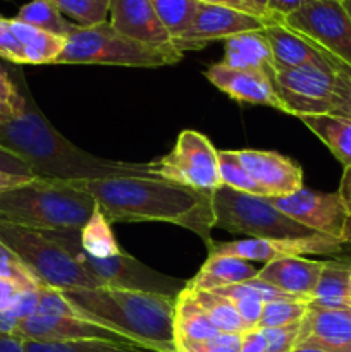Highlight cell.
I'll use <instances>...</instances> for the list:
<instances>
[{
	"instance_id": "1",
	"label": "cell",
	"mask_w": 351,
	"mask_h": 352,
	"mask_svg": "<svg viewBox=\"0 0 351 352\" xmlns=\"http://www.w3.org/2000/svg\"><path fill=\"white\" fill-rule=\"evenodd\" d=\"M67 182L88 192L110 223H172L195 232L206 248L213 243V192L198 191L158 175H114Z\"/></svg>"
},
{
	"instance_id": "2",
	"label": "cell",
	"mask_w": 351,
	"mask_h": 352,
	"mask_svg": "<svg viewBox=\"0 0 351 352\" xmlns=\"http://www.w3.org/2000/svg\"><path fill=\"white\" fill-rule=\"evenodd\" d=\"M0 146L23 158L34 177L81 181L114 175H151L148 164L103 160L69 143L36 109L28 91L23 113L10 122L0 124Z\"/></svg>"
},
{
	"instance_id": "3",
	"label": "cell",
	"mask_w": 351,
	"mask_h": 352,
	"mask_svg": "<svg viewBox=\"0 0 351 352\" xmlns=\"http://www.w3.org/2000/svg\"><path fill=\"white\" fill-rule=\"evenodd\" d=\"M61 291V289H58ZM76 315L153 352H176V298L117 287L61 291Z\"/></svg>"
},
{
	"instance_id": "4",
	"label": "cell",
	"mask_w": 351,
	"mask_h": 352,
	"mask_svg": "<svg viewBox=\"0 0 351 352\" xmlns=\"http://www.w3.org/2000/svg\"><path fill=\"white\" fill-rule=\"evenodd\" d=\"M96 203L58 179L33 177L0 192V219L36 230H81Z\"/></svg>"
},
{
	"instance_id": "5",
	"label": "cell",
	"mask_w": 351,
	"mask_h": 352,
	"mask_svg": "<svg viewBox=\"0 0 351 352\" xmlns=\"http://www.w3.org/2000/svg\"><path fill=\"white\" fill-rule=\"evenodd\" d=\"M182 54L176 47L158 48L140 43L114 30L110 23L76 26L65 38L55 64H102L119 67H164L178 64Z\"/></svg>"
},
{
	"instance_id": "6",
	"label": "cell",
	"mask_w": 351,
	"mask_h": 352,
	"mask_svg": "<svg viewBox=\"0 0 351 352\" xmlns=\"http://www.w3.org/2000/svg\"><path fill=\"white\" fill-rule=\"evenodd\" d=\"M47 237L58 244L100 287L131 289V291L153 292L178 298L186 287L184 280L167 277L151 270L127 253L112 258H93L86 253L79 243L78 229L41 230Z\"/></svg>"
},
{
	"instance_id": "7",
	"label": "cell",
	"mask_w": 351,
	"mask_h": 352,
	"mask_svg": "<svg viewBox=\"0 0 351 352\" xmlns=\"http://www.w3.org/2000/svg\"><path fill=\"white\" fill-rule=\"evenodd\" d=\"M215 227L250 239H301L319 232L306 229L272 205L270 198L248 195L227 186L213 191Z\"/></svg>"
},
{
	"instance_id": "8",
	"label": "cell",
	"mask_w": 351,
	"mask_h": 352,
	"mask_svg": "<svg viewBox=\"0 0 351 352\" xmlns=\"http://www.w3.org/2000/svg\"><path fill=\"white\" fill-rule=\"evenodd\" d=\"M0 243L43 285L61 289L100 287L55 241L41 230L0 219Z\"/></svg>"
},
{
	"instance_id": "9",
	"label": "cell",
	"mask_w": 351,
	"mask_h": 352,
	"mask_svg": "<svg viewBox=\"0 0 351 352\" xmlns=\"http://www.w3.org/2000/svg\"><path fill=\"white\" fill-rule=\"evenodd\" d=\"M148 172L198 191L213 192L222 186L219 177V150L198 131H182L171 153L148 162Z\"/></svg>"
},
{
	"instance_id": "10",
	"label": "cell",
	"mask_w": 351,
	"mask_h": 352,
	"mask_svg": "<svg viewBox=\"0 0 351 352\" xmlns=\"http://www.w3.org/2000/svg\"><path fill=\"white\" fill-rule=\"evenodd\" d=\"M288 116H322L337 112L332 67H279L270 76Z\"/></svg>"
},
{
	"instance_id": "11",
	"label": "cell",
	"mask_w": 351,
	"mask_h": 352,
	"mask_svg": "<svg viewBox=\"0 0 351 352\" xmlns=\"http://www.w3.org/2000/svg\"><path fill=\"white\" fill-rule=\"evenodd\" d=\"M289 30L351 67V17L337 0H313L282 19Z\"/></svg>"
},
{
	"instance_id": "12",
	"label": "cell",
	"mask_w": 351,
	"mask_h": 352,
	"mask_svg": "<svg viewBox=\"0 0 351 352\" xmlns=\"http://www.w3.org/2000/svg\"><path fill=\"white\" fill-rule=\"evenodd\" d=\"M272 23H279V21L265 19V17L243 12L233 7L202 3L188 30L174 38L172 45L181 54H184L188 50H200L212 41L226 40L234 34L265 30Z\"/></svg>"
},
{
	"instance_id": "13",
	"label": "cell",
	"mask_w": 351,
	"mask_h": 352,
	"mask_svg": "<svg viewBox=\"0 0 351 352\" xmlns=\"http://www.w3.org/2000/svg\"><path fill=\"white\" fill-rule=\"evenodd\" d=\"M346 244L327 234H315L301 239H243L231 243H215L209 246V254L236 256L244 261H270L282 258L305 256V254H336Z\"/></svg>"
},
{
	"instance_id": "14",
	"label": "cell",
	"mask_w": 351,
	"mask_h": 352,
	"mask_svg": "<svg viewBox=\"0 0 351 352\" xmlns=\"http://www.w3.org/2000/svg\"><path fill=\"white\" fill-rule=\"evenodd\" d=\"M272 205L306 229L327 234L336 239L343 236L348 212L337 192H319L301 188L281 198H270Z\"/></svg>"
},
{
	"instance_id": "15",
	"label": "cell",
	"mask_w": 351,
	"mask_h": 352,
	"mask_svg": "<svg viewBox=\"0 0 351 352\" xmlns=\"http://www.w3.org/2000/svg\"><path fill=\"white\" fill-rule=\"evenodd\" d=\"M17 336L38 342H71V340H109L129 344L124 337L102 325L71 315H34L19 320ZM133 346V344H131Z\"/></svg>"
},
{
	"instance_id": "16",
	"label": "cell",
	"mask_w": 351,
	"mask_h": 352,
	"mask_svg": "<svg viewBox=\"0 0 351 352\" xmlns=\"http://www.w3.org/2000/svg\"><path fill=\"white\" fill-rule=\"evenodd\" d=\"M244 170L264 189L265 198H281L303 188V170L296 162L275 151L236 150Z\"/></svg>"
},
{
	"instance_id": "17",
	"label": "cell",
	"mask_w": 351,
	"mask_h": 352,
	"mask_svg": "<svg viewBox=\"0 0 351 352\" xmlns=\"http://www.w3.org/2000/svg\"><path fill=\"white\" fill-rule=\"evenodd\" d=\"M205 76L215 88H219L236 102L265 105L288 113V109L275 93L270 78L264 72L240 71V69H231L219 62V64L210 65L205 71Z\"/></svg>"
},
{
	"instance_id": "18",
	"label": "cell",
	"mask_w": 351,
	"mask_h": 352,
	"mask_svg": "<svg viewBox=\"0 0 351 352\" xmlns=\"http://www.w3.org/2000/svg\"><path fill=\"white\" fill-rule=\"evenodd\" d=\"M109 16L110 26L131 40L158 48L174 47L150 0H110Z\"/></svg>"
},
{
	"instance_id": "19",
	"label": "cell",
	"mask_w": 351,
	"mask_h": 352,
	"mask_svg": "<svg viewBox=\"0 0 351 352\" xmlns=\"http://www.w3.org/2000/svg\"><path fill=\"white\" fill-rule=\"evenodd\" d=\"M296 346L351 352V308L326 309L308 305Z\"/></svg>"
},
{
	"instance_id": "20",
	"label": "cell",
	"mask_w": 351,
	"mask_h": 352,
	"mask_svg": "<svg viewBox=\"0 0 351 352\" xmlns=\"http://www.w3.org/2000/svg\"><path fill=\"white\" fill-rule=\"evenodd\" d=\"M326 261L306 260L303 256L282 258L265 263L258 270V278L268 282L286 294L296 296L310 302Z\"/></svg>"
},
{
	"instance_id": "21",
	"label": "cell",
	"mask_w": 351,
	"mask_h": 352,
	"mask_svg": "<svg viewBox=\"0 0 351 352\" xmlns=\"http://www.w3.org/2000/svg\"><path fill=\"white\" fill-rule=\"evenodd\" d=\"M270 43L274 62L279 67L330 69L327 54L282 23H272L264 30Z\"/></svg>"
},
{
	"instance_id": "22",
	"label": "cell",
	"mask_w": 351,
	"mask_h": 352,
	"mask_svg": "<svg viewBox=\"0 0 351 352\" xmlns=\"http://www.w3.org/2000/svg\"><path fill=\"white\" fill-rule=\"evenodd\" d=\"M220 64L240 71L264 72L268 78L275 67L270 43L264 30L246 31L224 40V58Z\"/></svg>"
},
{
	"instance_id": "23",
	"label": "cell",
	"mask_w": 351,
	"mask_h": 352,
	"mask_svg": "<svg viewBox=\"0 0 351 352\" xmlns=\"http://www.w3.org/2000/svg\"><path fill=\"white\" fill-rule=\"evenodd\" d=\"M257 275V268L241 258L209 254L198 274L191 280L186 282V287L196 289V291H217V289L246 282Z\"/></svg>"
},
{
	"instance_id": "24",
	"label": "cell",
	"mask_w": 351,
	"mask_h": 352,
	"mask_svg": "<svg viewBox=\"0 0 351 352\" xmlns=\"http://www.w3.org/2000/svg\"><path fill=\"white\" fill-rule=\"evenodd\" d=\"M350 278L351 261L327 260L308 305L326 309L351 308Z\"/></svg>"
},
{
	"instance_id": "25",
	"label": "cell",
	"mask_w": 351,
	"mask_h": 352,
	"mask_svg": "<svg viewBox=\"0 0 351 352\" xmlns=\"http://www.w3.org/2000/svg\"><path fill=\"white\" fill-rule=\"evenodd\" d=\"M299 120L329 148L344 167H351V119L336 113H322L303 116Z\"/></svg>"
},
{
	"instance_id": "26",
	"label": "cell",
	"mask_w": 351,
	"mask_h": 352,
	"mask_svg": "<svg viewBox=\"0 0 351 352\" xmlns=\"http://www.w3.org/2000/svg\"><path fill=\"white\" fill-rule=\"evenodd\" d=\"M10 28L19 40L24 52V64H55L61 52L64 50L65 38L41 31L38 28L21 23L16 17L10 19Z\"/></svg>"
},
{
	"instance_id": "27",
	"label": "cell",
	"mask_w": 351,
	"mask_h": 352,
	"mask_svg": "<svg viewBox=\"0 0 351 352\" xmlns=\"http://www.w3.org/2000/svg\"><path fill=\"white\" fill-rule=\"evenodd\" d=\"M174 327L176 340H188V342H203V340H210L220 333L206 318L202 308L196 305L186 287L176 298Z\"/></svg>"
},
{
	"instance_id": "28",
	"label": "cell",
	"mask_w": 351,
	"mask_h": 352,
	"mask_svg": "<svg viewBox=\"0 0 351 352\" xmlns=\"http://www.w3.org/2000/svg\"><path fill=\"white\" fill-rule=\"evenodd\" d=\"M79 243L89 256L100 258V260L124 253L112 234V223L107 220L98 205L93 210L86 226L79 230Z\"/></svg>"
},
{
	"instance_id": "29",
	"label": "cell",
	"mask_w": 351,
	"mask_h": 352,
	"mask_svg": "<svg viewBox=\"0 0 351 352\" xmlns=\"http://www.w3.org/2000/svg\"><path fill=\"white\" fill-rule=\"evenodd\" d=\"M188 289L191 298L195 299L196 305L202 308L206 318L212 322L219 332L222 333H243L244 330L243 322L240 318L236 306L229 301V299L222 298V296L215 294L212 291H196V289Z\"/></svg>"
},
{
	"instance_id": "30",
	"label": "cell",
	"mask_w": 351,
	"mask_h": 352,
	"mask_svg": "<svg viewBox=\"0 0 351 352\" xmlns=\"http://www.w3.org/2000/svg\"><path fill=\"white\" fill-rule=\"evenodd\" d=\"M16 19L62 38H67L76 28V24L65 19L64 14L48 0H31L30 3L21 7Z\"/></svg>"
},
{
	"instance_id": "31",
	"label": "cell",
	"mask_w": 351,
	"mask_h": 352,
	"mask_svg": "<svg viewBox=\"0 0 351 352\" xmlns=\"http://www.w3.org/2000/svg\"><path fill=\"white\" fill-rule=\"evenodd\" d=\"M150 2L172 40L188 30L202 6L198 0H150Z\"/></svg>"
},
{
	"instance_id": "32",
	"label": "cell",
	"mask_w": 351,
	"mask_h": 352,
	"mask_svg": "<svg viewBox=\"0 0 351 352\" xmlns=\"http://www.w3.org/2000/svg\"><path fill=\"white\" fill-rule=\"evenodd\" d=\"M215 294L222 296V298L229 299L234 306H236L240 318L243 322L244 330H255L260 322L262 309H264V301L258 298L257 292L248 285V282H241V284L229 285V287L217 289Z\"/></svg>"
},
{
	"instance_id": "33",
	"label": "cell",
	"mask_w": 351,
	"mask_h": 352,
	"mask_svg": "<svg viewBox=\"0 0 351 352\" xmlns=\"http://www.w3.org/2000/svg\"><path fill=\"white\" fill-rule=\"evenodd\" d=\"M26 352H153L109 340H71V342H38L24 340Z\"/></svg>"
},
{
	"instance_id": "34",
	"label": "cell",
	"mask_w": 351,
	"mask_h": 352,
	"mask_svg": "<svg viewBox=\"0 0 351 352\" xmlns=\"http://www.w3.org/2000/svg\"><path fill=\"white\" fill-rule=\"evenodd\" d=\"M79 28H92L107 23L110 0H48Z\"/></svg>"
},
{
	"instance_id": "35",
	"label": "cell",
	"mask_w": 351,
	"mask_h": 352,
	"mask_svg": "<svg viewBox=\"0 0 351 352\" xmlns=\"http://www.w3.org/2000/svg\"><path fill=\"white\" fill-rule=\"evenodd\" d=\"M219 177L222 186L265 198L264 189L251 179V175L241 165L236 150H219Z\"/></svg>"
},
{
	"instance_id": "36",
	"label": "cell",
	"mask_w": 351,
	"mask_h": 352,
	"mask_svg": "<svg viewBox=\"0 0 351 352\" xmlns=\"http://www.w3.org/2000/svg\"><path fill=\"white\" fill-rule=\"evenodd\" d=\"M308 311V301H270L264 302L257 329H279L299 323Z\"/></svg>"
},
{
	"instance_id": "37",
	"label": "cell",
	"mask_w": 351,
	"mask_h": 352,
	"mask_svg": "<svg viewBox=\"0 0 351 352\" xmlns=\"http://www.w3.org/2000/svg\"><path fill=\"white\" fill-rule=\"evenodd\" d=\"M26 107V93L21 91L9 71L0 65V124H7L19 117Z\"/></svg>"
},
{
	"instance_id": "38",
	"label": "cell",
	"mask_w": 351,
	"mask_h": 352,
	"mask_svg": "<svg viewBox=\"0 0 351 352\" xmlns=\"http://www.w3.org/2000/svg\"><path fill=\"white\" fill-rule=\"evenodd\" d=\"M0 278L14 282L24 289L41 287V282L21 263L19 258L12 253L7 246L0 243Z\"/></svg>"
},
{
	"instance_id": "39",
	"label": "cell",
	"mask_w": 351,
	"mask_h": 352,
	"mask_svg": "<svg viewBox=\"0 0 351 352\" xmlns=\"http://www.w3.org/2000/svg\"><path fill=\"white\" fill-rule=\"evenodd\" d=\"M334 72V88L337 96L336 116L351 119V67L327 54Z\"/></svg>"
},
{
	"instance_id": "40",
	"label": "cell",
	"mask_w": 351,
	"mask_h": 352,
	"mask_svg": "<svg viewBox=\"0 0 351 352\" xmlns=\"http://www.w3.org/2000/svg\"><path fill=\"white\" fill-rule=\"evenodd\" d=\"M241 333H222L203 342L176 340V352H240Z\"/></svg>"
},
{
	"instance_id": "41",
	"label": "cell",
	"mask_w": 351,
	"mask_h": 352,
	"mask_svg": "<svg viewBox=\"0 0 351 352\" xmlns=\"http://www.w3.org/2000/svg\"><path fill=\"white\" fill-rule=\"evenodd\" d=\"M301 322L295 325L264 330L267 339V352H291L298 344Z\"/></svg>"
},
{
	"instance_id": "42",
	"label": "cell",
	"mask_w": 351,
	"mask_h": 352,
	"mask_svg": "<svg viewBox=\"0 0 351 352\" xmlns=\"http://www.w3.org/2000/svg\"><path fill=\"white\" fill-rule=\"evenodd\" d=\"M0 57L12 64H24V52L10 28V19L0 17Z\"/></svg>"
},
{
	"instance_id": "43",
	"label": "cell",
	"mask_w": 351,
	"mask_h": 352,
	"mask_svg": "<svg viewBox=\"0 0 351 352\" xmlns=\"http://www.w3.org/2000/svg\"><path fill=\"white\" fill-rule=\"evenodd\" d=\"M0 172L21 175V177H34L30 165L23 158L17 157L16 153H12V151L3 146H0Z\"/></svg>"
},
{
	"instance_id": "44",
	"label": "cell",
	"mask_w": 351,
	"mask_h": 352,
	"mask_svg": "<svg viewBox=\"0 0 351 352\" xmlns=\"http://www.w3.org/2000/svg\"><path fill=\"white\" fill-rule=\"evenodd\" d=\"M240 352H267V339L264 330L255 329L241 333Z\"/></svg>"
},
{
	"instance_id": "45",
	"label": "cell",
	"mask_w": 351,
	"mask_h": 352,
	"mask_svg": "<svg viewBox=\"0 0 351 352\" xmlns=\"http://www.w3.org/2000/svg\"><path fill=\"white\" fill-rule=\"evenodd\" d=\"M21 289L24 287L10 280H6V278H0V313H9L12 309Z\"/></svg>"
},
{
	"instance_id": "46",
	"label": "cell",
	"mask_w": 351,
	"mask_h": 352,
	"mask_svg": "<svg viewBox=\"0 0 351 352\" xmlns=\"http://www.w3.org/2000/svg\"><path fill=\"white\" fill-rule=\"evenodd\" d=\"M313 2V0H268V10H270L272 16H275L277 19H284L286 16L292 14L295 10L301 9L306 3Z\"/></svg>"
},
{
	"instance_id": "47",
	"label": "cell",
	"mask_w": 351,
	"mask_h": 352,
	"mask_svg": "<svg viewBox=\"0 0 351 352\" xmlns=\"http://www.w3.org/2000/svg\"><path fill=\"white\" fill-rule=\"evenodd\" d=\"M337 195H339V198H341V201H343L344 208H346L348 215H351V167H344Z\"/></svg>"
},
{
	"instance_id": "48",
	"label": "cell",
	"mask_w": 351,
	"mask_h": 352,
	"mask_svg": "<svg viewBox=\"0 0 351 352\" xmlns=\"http://www.w3.org/2000/svg\"><path fill=\"white\" fill-rule=\"evenodd\" d=\"M0 352H26L24 339L17 333L0 332Z\"/></svg>"
},
{
	"instance_id": "49",
	"label": "cell",
	"mask_w": 351,
	"mask_h": 352,
	"mask_svg": "<svg viewBox=\"0 0 351 352\" xmlns=\"http://www.w3.org/2000/svg\"><path fill=\"white\" fill-rule=\"evenodd\" d=\"M241 2L246 3V6L250 7L255 14H257V16L265 17V19L279 21V23H281V19H277L275 16H272L270 10H268V0H241Z\"/></svg>"
},
{
	"instance_id": "50",
	"label": "cell",
	"mask_w": 351,
	"mask_h": 352,
	"mask_svg": "<svg viewBox=\"0 0 351 352\" xmlns=\"http://www.w3.org/2000/svg\"><path fill=\"white\" fill-rule=\"evenodd\" d=\"M200 3H210V6H226V7H233V9L243 10V12H250L255 14L246 3H243L241 0H198ZM257 16V14H255Z\"/></svg>"
},
{
	"instance_id": "51",
	"label": "cell",
	"mask_w": 351,
	"mask_h": 352,
	"mask_svg": "<svg viewBox=\"0 0 351 352\" xmlns=\"http://www.w3.org/2000/svg\"><path fill=\"white\" fill-rule=\"evenodd\" d=\"M30 179L33 177H21V175H12V174H6V172H0V192L12 188V186L21 184V182L24 181H30Z\"/></svg>"
},
{
	"instance_id": "52",
	"label": "cell",
	"mask_w": 351,
	"mask_h": 352,
	"mask_svg": "<svg viewBox=\"0 0 351 352\" xmlns=\"http://www.w3.org/2000/svg\"><path fill=\"white\" fill-rule=\"evenodd\" d=\"M341 241L344 244H351V215H348L346 223H344V229H343V236H341Z\"/></svg>"
},
{
	"instance_id": "53",
	"label": "cell",
	"mask_w": 351,
	"mask_h": 352,
	"mask_svg": "<svg viewBox=\"0 0 351 352\" xmlns=\"http://www.w3.org/2000/svg\"><path fill=\"white\" fill-rule=\"evenodd\" d=\"M291 352H329V351H323L319 349V347H306V346H296L295 349Z\"/></svg>"
},
{
	"instance_id": "54",
	"label": "cell",
	"mask_w": 351,
	"mask_h": 352,
	"mask_svg": "<svg viewBox=\"0 0 351 352\" xmlns=\"http://www.w3.org/2000/svg\"><path fill=\"white\" fill-rule=\"evenodd\" d=\"M343 6H344V9L348 10V14H350V17H351V0H343Z\"/></svg>"
},
{
	"instance_id": "55",
	"label": "cell",
	"mask_w": 351,
	"mask_h": 352,
	"mask_svg": "<svg viewBox=\"0 0 351 352\" xmlns=\"http://www.w3.org/2000/svg\"><path fill=\"white\" fill-rule=\"evenodd\" d=\"M350 306H351V278H350Z\"/></svg>"
},
{
	"instance_id": "56",
	"label": "cell",
	"mask_w": 351,
	"mask_h": 352,
	"mask_svg": "<svg viewBox=\"0 0 351 352\" xmlns=\"http://www.w3.org/2000/svg\"><path fill=\"white\" fill-rule=\"evenodd\" d=\"M337 2H343V0H337Z\"/></svg>"
}]
</instances>
